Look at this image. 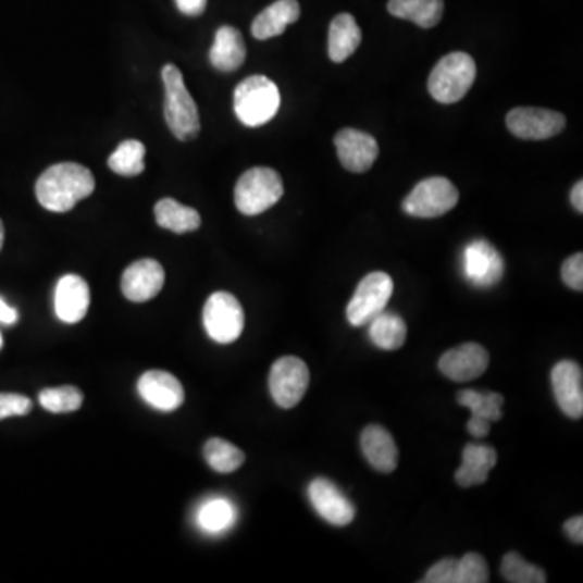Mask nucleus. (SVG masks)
Segmentation results:
<instances>
[{
    "label": "nucleus",
    "mask_w": 583,
    "mask_h": 583,
    "mask_svg": "<svg viewBox=\"0 0 583 583\" xmlns=\"http://www.w3.org/2000/svg\"><path fill=\"white\" fill-rule=\"evenodd\" d=\"M33 410V402L23 394H0V420L25 417Z\"/></svg>",
    "instance_id": "nucleus-34"
},
{
    "label": "nucleus",
    "mask_w": 583,
    "mask_h": 583,
    "mask_svg": "<svg viewBox=\"0 0 583 583\" xmlns=\"http://www.w3.org/2000/svg\"><path fill=\"white\" fill-rule=\"evenodd\" d=\"M39 404L51 413L76 412L83 404V393L75 386L49 387L39 393Z\"/></svg>",
    "instance_id": "nucleus-30"
},
{
    "label": "nucleus",
    "mask_w": 583,
    "mask_h": 583,
    "mask_svg": "<svg viewBox=\"0 0 583 583\" xmlns=\"http://www.w3.org/2000/svg\"><path fill=\"white\" fill-rule=\"evenodd\" d=\"M234 519V508L224 499H214V501L207 503L198 513V522H200L201 529L210 533H219L228 529Z\"/></svg>",
    "instance_id": "nucleus-32"
},
{
    "label": "nucleus",
    "mask_w": 583,
    "mask_h": 583,
    "mask_svg": "<svg viewBox=\"0 0 583 583\" xmlns=\"http://www.w3.org/2000/svg\"><path fill=\"white\" fill-rule=\"evenodd\" d=\"M334 145H336L340 164L356 174H363L371 169L380 154L377 141L371 135L353 131V128L340 131L334 138Z\"/></svg>",
    "instance_id": "nucleus-17"
},
{
    "label": "nucleus",
    "mask_w": 583,
    "mask_h": 583,
    "mask_svg": "<svg viewBox=\"0 0 583 583\" xmlns=\"http://www.w3.org/2000/svg\"><path fill=\"white\" fill-rule=\"evenodd\" d=\"M284 184L274 169H248L235 185V207L245 216H258L283 198Z\"/></svg>",
    "instance_id": "nucleus-5"
},
{
    "label": "nucleus",
    "mask_w": 583,
    "mask_h": 583,
    "mask_svg": "<svg viewBox=\"0 0 583 583\" xmlns=\"http://www.w3.org/2000/svg\"><path fill=\"white\" fill-rule=\"evenodd\" d=\"M503 578L510 583H545L546 572L538 566L530 565L519 553L510 551L503 558Z\"/></svg>",
    "instance_id": "nucleus-31"
},
{
    "label": "nucleus",
    "mask_w": 583,
    "mask_h": 583,
    "mask_svg": "<svg viewBox=\"0 0 583 583\" xmlns=\"http://www.w3.org/2000/svg\"><path fill=\"white\" fill-rule=\"evenodd\" d=\"M506 124L510 134L522 140H548L565 131L566 117L549 109L516 108L509 112Z\"/></svg>",
    "instance_id": "nucleus-10"
},
{
    "label": "nucleus",
    "mask_w": 583,
    "mask_h": 583,
    "mask_svg": "<svg viewBox=\"0 0 583 583\" xmlns=\"http://www.w3.org/2000/svg\"><path fill=\"white\" fill-rule=\"evenodd\" d=\"M204 459H207L208 466L216 470L218 473H232L244 466L245 454L244 450L238 449L228 441L211 437L204 444Z\"/></svg>",
    "instance_id": "nucleus-28"
},
{
    "label": "nucleus",
    "mask_w": 583,
    "mask_h": 583,
    "mask_svg": "<svg viewBox=\"0 0 583 583\" xmlns=\"http://www.w3.org/2000/svg\"><path fill=\"white\" fill-rule=\"evenodd\" d=\"M298 18H300V3L297 0H276L253 20L251 35L260 41L276 38Z\"/></svg>",
    "instance_id": "nucleus-22"
},
{
    "label": "nucleus",
    "mask_w": 583,
    "mask_h": 583,
    "mask_svg": "<svg viewBox=\"0 0 583 583\" xmlns=\"http://www.w3.org/2000/svg\"><path fill=\"white\" fill-rule=\"evenodd\" d=\"M308 386H310V370L298 357H283L271 368V396L281 409H294L303 399Z\"/></svg>",
    "instance_id": "nucleus-9"
},
{
    "label": "nucleus",
    "mask_w": 583,
    "mask_h": 583,
    "mask_svg": "<svg viewBox=\"0 0 583 583\" xmlns=\"http://www.w3.org/2000/svg\"><path fill=\"white\" fill-rule=\"evenodd\" d=\"M571 201L579 213H583V182L579 181L572 188Z\"/></svg>",
    "instance_id": "nucleus-40"
},
{
    "label": "nucleus",
    "mask_w": 583,
    "mask_h": 583,
    "mask_svg": "<svg viewBox=\"0 0 583 583\" xmlns=\"http://www.w3.org/2000/svg\"><path fill=\"white\" fill-rule=\"evenodd\" d=\"M498 462V452L493 446L467 444L462 452V466L456 472L457 485L462 488L483 485L488 482L489 472Z\"/></svg>",
    "instance_id": "nucleus-21"
},
{
    "label": "nucleus",
    "mask_w": 583,
    "mask_h": 583,
    "mask_svg": "<svg viewBox=\"0 0 583 583\" xmlns=\"http://www.w3.org/2000/svg\"><path fill=\"white\" fill-rule=\"evenodd\" d=\"M393 292L394 283L389 274L376 271L364 276L347 307L349 323L357 327L367 326L377 314L383 313Z\"/></svg>",
    "instance_id": "nucleus-8"
},
{
    "label": "nucleus",
    "mask_w": 583,
    "mask_h": 583,
    "mask_svg": "<svg viewBox=\"0 0 583 583\" xmlns=\"http://www.w3.org/2000/svg\"><path fill=\"white\" fill-rule=\"evenodd\" d=\"M370 336L371 343L383 350H397L406 344L407 324L399 314L381 313L371 320Z\"/></svg>",
    "instance_id": "nucleus-27"
},
{
    "label": "nucleus",
    "mask_w": 583,
    "mask_h": 583,
    "mask_svg": "<svg viewBox=\"0 0 583 583\" xmlns=\"http://www.w3.org/2000/svg\"><path fill=\"white\" fill-rule=\"evenodd\" d=\"M362 42V29L350 13H339L331 22L327 35V52L336 64L347 61Z\"/></svg>",
    "instance_id": "nucleus-24"
},
{
    "label": "nucleus",
    "mask_w": 583,
    "mask_h": 583,
    "mask_svg": "<svg viewBox=\"0 0 583 583\" xmlns=\"http://www.w3.org/2000/svg\"><path fill=\"white\" fill-rule=\"evenodd\" d=\"M459 191L446 177H430L415 185L404 200V213L413 218L433 219L444 216L456 208Z\"/></svg>",
    "instance_id": "nucleus-6"
},
{
    "label": "nucleus",
    "mask_w": 583,
    "mask_h": 583,
    "mask_svg": "<svg viewBox=\"0 0 583 583\" xmlns=\"http://www.w3.org/2000/svg\"><path fill=\"white\" fill-rule=\"evenodd\" d=\"M457 562L459 559L446 558L441 559L435 566H432L426 572L423 583H456L457 582Z\"/></svg>",
    "instance_id": "nucleus-36"
},
{
    "label": "nucleus",
    "mask_w": 583,
    "mask_h": 583,
    "mask_svg": "<svg viewBox=\"0 0 583 583\" xmlns=\"http://www.w3.org/2000/svg\"><path fill=\"white\" fill-rule=\"evenodd\" d=\"M489 353L476 343H467L443 353L437 363L441 373L456 383L476 380L488 370Z\"/></svg>",
    "instance_id": "nucleus-12"
},
{
    "label": "nucleus",
    "mask_w": 583,
    "mask_h": 583,
    "mask_svg": "<svg viewBox=\"0 0 583 583\" xmlns=\"http://www.w3.org/2000/svg\"><path fill=\"white\" fill-rule=\"evenodd\" d=\"M457 402L470 410L467 430L473 437L488 436L492 423L498 422L503 417L505 397L498 393H480V390L463 389L457 394Z\"/></svg>",
    "instance_id": "nucleus-16"
},
{
    "label": "nucleus",
    "mask_w": 583,
    "mask_h": 583,
    "mask_svg": "<svg viewBox=\"0 0 583 583\" xmlns=\"http://www.w3.org/2000/svg\"><path fill=\"white\" fill-rule=\"evenodd\" d=\"M489 582L488 562L476 553H469L457 562L456 583H486Z\"/></svg>",
    "instance_id": "nucleus-33"
},
{
    "label": "nucleus",
    "mask_w": 583,
    "mask_h": 583,
    "mask_svg": "<svg viewBox=\"0 0 583 583\" xmlns=\"http://www.w3.org/2000/svg\"><path fill=\"white\" fill-rule=\"evenodd\" d=\"M551 383L559 409L569 419H582L583 373L581 364L572 362V360H562L553 368Z\"/></svg>",
    "instance_id": "nucleus-14"
},
{
    "label": "nucleus",
    "mask_w": 583,
    "mask_h": 583,
    "mask_svg": "<svg viewBox=\"0 0 583 583\" xmlns=\"http://www.w3.org/2000/svg\"><path fill=\"white\" fill-rule=\"evenodd\" d=\"M154 218L159 227L168 228L174 234H187L198 231L201 216L194 208L178 203L174 198H162L156 203Z\"/></svg>",
    "instance_id": "nucleus-25"
},
{
    "label": "nucleus",
    "mask_w": 583,
    "mask_h": 583,
    "mask_svg": "<svg viewBox=\"0 0 583 583\" xmlns=\"http://www.w3.org/2000/svg\"><path fill=\"white\" fill-rule=\"evenodd\" d=\"M165 273L161 263L156 260L135 261L122 276V292L125 297L135 303L151 300L164 287Z\"/></svg>",
    "instance_id": "nucleus-18"
},
{
    "label": "nucleus",
    "mask_w": 583,
    "mask_h": 583,
    "mask_svg": "<svg viewBox=\"0 0 583 583\" xmlns=\"http://www.w3.org/2000/svg\"><path fill=\"white\" fill-rule=\"evenodd\" d=\"M566 533H568L569 538L574 543L582 545L583 543V517H572L568 522L565 523Z\"/></svg>",
    "instance_id": "nucleus-38"
},
{
    "label": "nucleus",
    "mask_w": 583,
    "mask_h": 583,
    "mask_svg": "<svg viewBox=\"0 0 583 583\" xmlns=\"http://www.w3.org/2000/svg\"><path fill=\"white\" fill-rule=\"evenodd\" d=\"M146 148L141 141L127 140L122 141L114 152L109 156V168L115 174L124 177H137L145 171Z\"/></svg>",
    "instance_id": "nucleus-29"
},
{
    "label": "nucleus",
    "mask_w": 583,
    "mask_h": 583,
    "mask_svg": "<svg viewBox=\"0 0 583 583\" xmlns=\"http://www.w3.org/2000/svg\"><path fill=\"white\" fill-rule=\"evenodd\" d=\"M89 300L91 295L83 277L67 274L59 280L54 292V310L59 320L67 324L79 323L88 313Z\"/></svg>",
    "instance_id": "nucleus-19"
},
{
    "label": "nucleus",
    "mask_w": 583,
    "mask_h": 583,
    "mask_svg": "<svg viewBox=\"0 0 583 583\" xmlns=\"http://www.w3.org/2000/svg\"><path fill=\"white\" fill-rule=\"evenodd\" d=\"M360 446L367 462L381 473H390L399 463V450L393 436L380 425H370L363 430Z\"/></svg>",
    "instance_id": "nucleus-20"
},
{
    "label": "nucleus",
    "mask_w": 583,
    "mask_h": 583,
    "mask_svg": "<svg viewBox=\"0 0 583 583\" xmlns=\"http://www.w3.org/2000/svg\"><path fill=\"white\" fill-rule=\"evenodd\" d=\"M165 88L164 117L169 131L177 140H195L200 134V112L197 102L185 86L184 75L174 64L161 72Z\"/></svg>",
    "instance_id": "nucleus-2"
},
{
    "label": "nucleus",
    "mask_w": 583,
    "mask_h": 583,
    "mask_svg": "<svg viewBox=\"0 0 583 583\" xmlns=\"http://www.w3.org/2000/svg\"><path fill=\"white\" fill-rule=\"evenodd\" d=\"M138 393L146 404L161 412H174L185 400L181 381L162 370L146 371L138 380Z\"/></svg>",
    "instance_id": "nucleus-15"
},
{
    "label": "nucleus",
    "mask_w": 583,
    "mask_h": 583,
    "mask_svg": "<svg viewBox=\"0 0 583 583\" xmlns=\"http://www.w3.org/2000/svg\"><path fill=\"white\" fill-rule=\"evenodd\" d=\"M387 10L390 15L409 20L420 28H433L443 18L444 0H389Z\"/></svg>",
    "instance_id": "nucleus-26"
},
{
    "label": "nucleus",
    "mask_w": 583,
    "mask_h": 583,
    "mask_svg": "<svg viewBox=\"0 0 583 583\" xmlns=\"http://www.w3.org/2000/svg\"><path fill=\"white\" fill-rule=\"evenodd\" d=\"M247 46L244 36L234 26H221L214 36L210 62L219 72H235L244 65Z\"/></svg>",
    "instance_id": "nucleus-23"
},
{
    "label": "nucleus",
    "mask_w": 583,
    "mask_h": 583,
    "mask_svg": "<svg viewBox=\"0 0 583 583\" xmlns=\"http://www.w3.org/2000/svg\"><path fill=\"white\" fill-rule=\"evenodd\" d=\"M467 280L480 289L496 286L505 274L501 253L486 240H473L463 251Z\"/></svg>",
    "instance_id": "nucleus-11"
},
{
    "label": "nucleus",
    "mask_w": 583,
    "mask_h": 583,
    "mask_svg": "<svg viewBox=\"0 0 583 583\" xmlns=\"http://www.w3.org/2000/svg\"><path fill=\"white\" fill-rule=\"evenodd\" d=\"M280 108V88L268 76H248L235 88V115L247 127H261L268 124L276 117Z\"/></svg>",
    "instance_id": "nucleus-3"
},
{
    "label": "nucleus",
    "mask_w": 583,
    "mask_h": 583,
    "mask_svg": "<svg viewBox=\"0 0 583 583\" xmlns=\"http://www.w3.org/2000/svg\"><path fill=\"white\" fill-rule=\"evenodd\" d=\"M177 9L187 16H200L207 10L208 0H175Z\"/></svg>",
    "instance_id": "nucleus-37"
},
{
    "label": "nucleus",
    "mask_w": 583,
    "mask_h": 583,
    "mask_svg": "<svg viewBox=\"0 0 583 583\" xmlns=\"http://www.w3.org/2000/svg\"><path fill=\"white\" fill-rule=\"evenodd\" d=\"M308 498L314 510L334 526H346L356 519V506L326 479H317L308 486Z\"/></svg>",
    "instance_id": "nucleus-13"
},
{
    "label": "nucleus",
    "mask_w": 583,
    "mask_h": 583,
    "mask_svg": "<svg viewBox=\"0 0 583 583\" xmlns=\"http://www.w3.org/2000/svg\"><path fill=\"white\" fill-rule=\"evenodd\" d=\"M95 188L96 181L88 168L78 162H59L39 175L36 198L52 213H67Z\"/></svg>",
    "instance_id": "nucleus-1"
},
{
    "label": "nucleus",
    "mask_w": 583,
    "mask_h": 583,
    "mask_svg": "<svg viewBox=\"0 0 583 583\" xmlns=\"http://www.w3.org/2000/svg\"><path fill=\"white\" fill-rule=\"evenodd\" d=\"M2 346H3V339H2V334H0V349H2Z\"/></svg>",
    "instance_id": "nucleus-42"
},
{
    "label": "nucleus",
    "mask_w": 583,
    "mask_h": 583,
    "mask_svg": "<svg viewBox=\"0 0 583 583\" xmlns=\"http://www.w3.org/2000/svg\"><path fill=\"white\" fill-rule=\"evenodd\" d=\"M16 321H18V311H16L15 308L10 307V305H7L5 301L0 298V323L12 326Z\"/></svg>",
    "instance_id": "nucleus-39"
},
{
    "label": "nucleus",
    "mask_w": 583,
    "mask_h": 583,
    "mask_svg": "<svg viewBox=\"0 0 583 583\" xmlns=\"http://www.w3.org/2000/svg\"><path fill=\"white\" fill-rule=\"evenodd\" d=\"M562 281L572 290H583V255L575 253L562 263Z\"/></svg>",
    "instance_id": "nucleus-35"
},
{
    "label": "nucleus",
    "mask_w": 583,
    "mask_h": 583,
    "mask_svg": "<svg viewBox=\"0 0 583 583\" xmlns=\"http://www.w3.org/2000/svg\"><path fill=\"white\" fill-rule=\"evenodd\" d=\"M476 78V64L467 52L444 55L429 78L430 95L441 104H454L466 98Z\"/></svg>",
    "instance_id": "nucleus-4"
},
{
    "label": "nucleus",
    "mask_w": 583,
    "mask_h": 583,
    "mask_svg": "<svg viewBox=\"0 0 583 583\" xmlns=\"http://www.w3.org/2000/svg\"><path fill=\"white\" fill-rule=\"evenodd\" d=\"M208 336L218 344H232L241 336L245 313L240 301L228 292H214L203 310Z\"/></svg>",
    "instance_id": "nucleus-7"
},
{
    "label": "nucleus",
    "mask_w": 583,
    "mask_h": 583,
    "mask_svg": "<svg viewBox=\"0 0 583 583\" xmlns=\"http://www.w3.org/2000/svg\"><path fill=\"white\" fill-rule=\"evenodd\" d=\"M3 240H5V228H3V222L0 219V250H2Z\"/></svg>",
    "instance_id": "nucleus-41"
}]
</instances>
